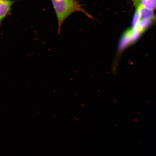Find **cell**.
I'll list each match as a JSON object with an SVG mask.
<instances>
[{
  "mask_svg": "<svg viewBox=\"0 0 156 156\" xmlns=\"http://www.w3.org/2000/svg\"><path fill=\"white\" fill-rule=\"evenodd\" d=\"M141 20L140 19V15L139 12L137 9L135 13H134L133 16V20L132 22V28H134L137 26L138 23Z\"/></svg>",
  "mask_w": 156,
  "mask_h": 156,
  "instance_id": "cell-6",
  "label": "cell"
},
{
  "mask_svg": "<svg viewBox=\"0 0 156 156\" xmlns=\"http://www.w3.org/2000/svg\"><path fill=\"white\" fill-rule=\"evenodd\" d=\"M140 3L144 7L151 10L156 9V0H141Z\"/></svg>",
  "mask_w": 156,
  "mask_h": 156,
  "instance_id": "cell-5",
  "label": "cell"
},
{
  "mask_svg": "<svg viewBox=\"0 0 156 156\" xmlns=\"http://www.w3.org/2000/svg\"><path fill=\"white\" fill-rule=\"evenodd\" d=\"M136 9L140 15V19L142 20H156L154 13L153 10H151L144 7L141 4L136 6Z\"/></svg>",
  "mask_w": 156,
  "mask_h": 156,
  "instance_id": "cell-3",
  "label": "cell"
},
{
  "mask_svg": "<svg viewBox=\"0 0 156 156\" xmlns=\"http://www.w3.org/2000/svg\"><path fill=\"white\" fill-rule=\"evenodd\" d=\"M133 1L134 3L136 5V4L140 3V1H141V0H133Z\"/></svg>",
  "mask_w": 156,
  "mask_h": 156,
  "instance_id": "cell-7",
  "label": "cell"
},
{
  "mask_svg": "<svg viewBox=\"0 0 156 156\" xmlns=\"http://www.w3.org/2000/svg\"><path fill=\"white\" fill-rule=\"evenodd\" d=\"M57 16L58 25V34H60L62 24L64 21L72 13L76 12H81L89 17H93L83 8V6L76 0H51Z\"/></svg>",
  "mask_w": 156,
  "mask_h": 156,
  "instance_id": "cell-1",
  "label": "cell"
},
{
  "mask_svg": "<svg viewBox=\"0 0 156 156\" xmlns=\"http://www.w3.org/2000/svg\"><path fill=\"white\" fill-rule=\"evenodd\" d=\"M15 2L13 0H0V24H2L4 19L9 14Z\"/></svg>",
  "mask_w": 156,
  "mask_h": 156,
  "instance_id": "cell-2",
  "label": "cell"
},
{
  "mask_svg": "<svg viewBox=\"0 0 156 156\" xmlns=\"http://www.w3.org/2000/svg\"><path fill=\"white\" fill-rule=\"evenodd\" d=\"M152 20H151L141 19L136 27L142 34L151 24Z\"/></svg>",
  "mask_w": 156,
  "mask_h": 156,
  "instance_id": "cell-4",
  "label": "cell"
}]
</instances>
